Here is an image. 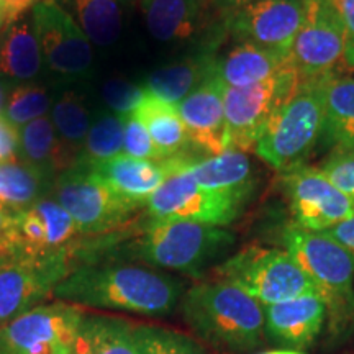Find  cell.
Wrapping results in <instances>:
<instances>
[{
    "instance_id": "9a60e30c",
    "label": "cell",
    "mask_w": 354,
    "mask_h": 354,
    "mask_svg": "<svg viewBox=\"0 0 354 354\" xmlns=\"http://www.w3.org/2000/svg\"><path fill=\"white\" fill-rule=\"evenodd\" d=\"M71 272L73 266L64 259L0 263V328L53 297L55 287Z\"/></svg>"
},
{
    "instance_id": "44dd1931",
    "label": "cell",
    "mask_w": 354,
    "mask_h": 354,
    "mask_svg": "<svg viewBox=\"0 0 354 354\" xmlns=\"http://www.w3.org/2000/svg\"><path fill=\"white\" fill-rule=\"evenodd\" d=\"M290 64V56L241 41L216 61V74L228 87H251L269 81Z\"/></svg>"
},
{
    "instance_id": "603a6c76",
    "label": "cell",
    "mask_w": 354,
    "mask_h": 354,
    "mask_svg": "<svg viewBox=\"0 0 354 354\" xmlns=\"http://www.w3.org/2000/svg\"><path fill=\"white\" fill-rule=\"evenodd\" d=\"M20 156L21 161L51 183L61 172L76 165V158L61 143L51 118L46 115L20 128Z\"/></svg>"
},
{
    "instance_id": "d590c367",
    "label": "cell",
    "mask_w": 354,
    "mask_h": 354,
    "mask_svg": "<svg viewBox=\"0 0 354 354\" xmlns=\"http://www.w3.org/2000/svg\"><path fill=\"white\" fill-rule=\"evenodd\" d=\"M323 174L336 187L354 201V149L351 151H333L318 166Z\"/></svg>"
},
{
    "instance_id": "60d3db41",
    "label": "cell",
    "mask_w": 354,
    "mask_h": 354,
    "mask_svg": "<svg viewBox=\"0 0 354 354\" xmlns=\"http://www.w3.org/2000/svg\"><path fill=\"white\" fill-rule=\"evenodd\" d=\"M254 2H259V0H214V6L215 8H218L225 17L228 15V13L238 10V8H243Z\"/></svg>"
},
{
    "instance_id": "d6986e66",
    "label": "cell",
    "mask_w": 354,
    "mask_h": 354,
    "mask_svg": "<svg viewBox=\"0 0 354 354\" xmlns=\"http://www.w3.org/2000/svg\"><path fill=\"white\" fill-rule=\"evenodd\" d=\"M146 30L161 43L189 41L209 26V0H140Z\"/></svg>"
},
{
    "instance_id": "7a4b0ae2",
    "label": "cell",
    "mask_w": 354,
    "mask_h": 354,
    "mask_svg": "<svg viewBox=\"0 0 354 354\" xmlns=\"http://www.w3.org/2000/svg\"><path fill=\"white\" fill-rule=\"evenodd\" d=\"M234 234L228 230L185 220L151 218L135 236L128 230L117 233L113 241L99 253L100 261H140L143 266L201 277L227 259Z\"/></svg>"
},
{
    "instance_id": "7c38bea8",
    "label": "cell",
    "mask_w": 354,
    "mask_h": 354,
    "mask_svg": "<svg viewBox=\"0 0 354 354\" xmlns=\"http://www.w3.org/2000/svg\"><path fill=\"white\" fill-rule=\"evenodd\" d=\"M294 223L310 232H326L354 215V201L343 194L318 167L304 165L284 171Z\"/></svg>"
},
{
    "instance_id": "4dcf8cb0",
    "label": "cell",
    "mask_w": 354,
    "mask_h": 354,
    "mask_svg": "<svg viewBox=\"0 0 354 354\" xmlns=\"http://www.w3.org/2000/svg\"><path fill=\"white\" fill-rule=\"evenodd\" d=\"M123 154V115L107 112L97 113L88 128L86 143L76 162L107 161Z\"/></svg>"
},
{
    "instance_id": "7402d4cb",
    "label": "cell",
    "mask_w": 354,
    "mask_h": 354,
    "mask_svg": "<svg viewBox=\"0 0 354 354\" xmlns=\"http://www.w3.org/2000/svg\"><path fill=\"white\" fill-rule=\"evenodd\" d=\"M43 64L32 10L8 21L0 32V76L12 81H32Z\"/></svg>"
},
{
    "instance_id": "f1b7e54d",
    "label": "cell",
    "mask_w": 354,
    "mask_h": 354,
    "mask_svg": "<svg viewBox=\"0 0 354 354\" xmlns=\"http://www.w3.org/2000/svg\"><path fill=\"white\" fill-rule=\"evenodd\" d=\"M51 180L24 161H0V203L13 212L30 209L50 196Z\"/></svg>"
},
{
    "instance_id": "ab89813d",
    "label": "cell",
    "mask_w": 354,
    "mask_h": 354,
    "mask_svg": "<svg viewBox=\"0 0 354 354\" xmlns=\"http://www.w3.org/2000/svg\"><path fill=\"white\" fill-rule=\"evenodd\" d=\"M38 0H0V7L3 8L8 17V21L19 19L20 15L32 10V7Z\"/></svg>"
},
{
    "instance_id": "f6af8a7d",
    "label": "cell",
    "mask_w": 354,
    "mask_h": 354,
    "mask_svg": "<svg viewBox=\"0 0 354 354\" xmlns=\"http://www.w3.org/2000/svg\"><path fill=\"white\" fill-rule=\"evenodd\" d=\"M7 24H8V17H7V13H6V10H3L2 7H0V32H2L3 26H6Z\"/></svg>"
},
{
    "instance_id": "484cf974",
    "label": "cell",
    "mask_w": 354,
    "mask_h": 354,
    "mask_svg": "<svg viewBox=\"0 0 354 354\" xmlns=\"http://www.w3.org/2000/svg\"><path fill=\"white\" fill-rule=\"evenodd\" d=\"M216 61L218 59H215L212 53H207L180 63L165 66L154 69L141 86L149 94L177 105L214 74Z\"/></svg>"
},
{
    "instance_id": "f35d334b",
    "label": "cell",
    "mask_w": 354,
    "mask_h": 354,
    "mask_svg": "<svg viewBox=\"0 0 354 354\" xmlns=\"http://www.w3.org/2000/svg\"><path fill=\"white\" fill-rule=\"evenodd\" d=\"M323 233L330 234L333 240L338 241L339 245H343L354 254V215L351 218L342 221V223H338L336 227L326 230Z\"/></svg>"
},
{
    "instance_id": "ee69618b",
    "label": "cell",
    "mask_w": 354,
    "mask_h": 354,
    "mask_svg": "<svg viewBox=\"0 0 354 354\" xmlns=\"http://www.w3.org/2000/svg\"><path fill=\"white\" fill-rule=\"evenodd\" d=\"M6 102H7V92H6V86L0 82V115L3 113V109H6Z\"/></svg>"
},
{
    "instance_id": "5b68a950",
    "label": "cell",
    "mask_w": 354,
    "mask_h": 354,
    "mask_svg": "<svg viewBox=\"0 0 354 354\" xmlns=\"http://www.w3.org/2000/svg\"><path fill=\"white\" fill-rule=\"evenodd\" d=\"M335 73L300 81L297 91L277 110L254 151L274 169H289L312 151L322 136L328 87Z\"/></svg>"
},
{
    "instance_id": "836d02e7",
    "label": "cell",
    "mask_w": 354,
    "mask_h": 354,
    "mask_svg": "<svg viewBox=\"0 0 354 354\" xmlns=\"http://www.w3.org/2000/svg\"><path fill=\"white\" fill-rule=\"evenodd\" d=\"M123 154L135 159H148V161L165 159L153 143L146 127L133 112L123 115Z\"/></svg>"
},
{
    "instance_id": "9c48e42d",
    "label": "cell",
    "mask_w": 354,
    "mask_h": 354,
    "mask_svg": "<svg viewBox=\"0 0 354 354\" xmlns=\"http://www.w3.org/2000/svg\"><path fill=\"white\" fill-rule=\"evenodd\" d=\"M84 317L81 305H38L0 328V354H74Z\"/></svg>"
},
{
    "instance_id": "d6a6232c",
    "label": "cell",
    "mask_w": 354,
    "mask_h": 354,
    "mask_svg": "<svg viewBox=\"0 0 354 354\" xmlns=\"http://www.w3.org/2000/svg\"><path fill=\"white\" fill-rule=\"evenodd\" d=\"M140 354H207L192 336L154 325H136Z\"/></svg>"
},
{
    "instance_id": "2e32d148",
    "label": "cell",
    "mask_w": 354,
    "mask_h": 354,
    "mask_svg": "<svg viewBox=\"0 0 354 354\" xmlns=\"http://www.w3.org/2000/svg\"><path fill=\"white\" fill-rule=\"evenodd\" d=\"M198 159L189 154L162 159V161H148V159H135L120 154L107 161L92 162L91 166L100 179L109 185L113 192L128 202L143 207L146 201L172 176L183 174Z\"/></svg>"
},
{
    "instance_id": "30bf717a",
    "label": "cell",
    "mask_w": 354,
    "mask_h": 354,
    "mask_svg": "<svg viewBox=\"0 0 354 354\" xmlns=\"http://www.w3.org/2000/svg\"><path fill=\"white\" fill-rule=\"evenodd\" d=\"M43 63L68 82L88 79L94 71L92 43L56 0H38L32 7Z\"/></svg>"
},
{
    "instance_id": "8992f818",
    "label": "cell",
    "mask_w": 354,
    "mask_h": 354,
    "mask_svg": "<svg viewBox=\"0 0 354 354\" xmlns=\"http://www.w3.org/2000/svg\"><path fill=\"white\" fill-rule=\"evenodd\" d=\"M50 197L68 212L84 236L120 232L130 225L131 216L141 207L113 192L84 162H76L56 177Z\"/></svg>"
},
{
    "instance_id": "d4e9b609",
    "label": "cell",
    "mask_w": 354,
    "mask_h": 354,
    "mask_svg": "<svg viewBox=\"0 0 354 354\" xmlns=\"http://www.w3.org/2000/svg\"><path fill=\"white\" fill-rule=\"evenodd\" d=\"M133 113L146 127L162 158H174L185 153L190 140L177 105L145 91L143 99Z\"/></svg>"
},
{
    "instance_id": "f546056e",
    "label": "cell",
    "mask_w": 354,
    "mask_h": 354,
    "mask_svg": "<svg viewBox=\"0 0 354 354\" xmlns=\"http://www.w3.org/2000/svg\"><path fill=\"white\" fill-rule=\"evenodd\" d=\"M51 122L61 143L77 161L91 128V112L84 97L76 91L63 92L53 104Z\"/></svg>"
},
{
    "instance_id": "83f0119b",
    "label": "cell",
    "mask_w": 354,
    "mask_h": 354,
    "mask_svg": "<svg viewBox=\"0 0 354 354\" xmlns=\"http://www.w3.org/2000/svg\"><path fill=\"white\" fill-rule=\"evenodd\" d=\"M323 140L335 151L354 149V77H333L326 94Z\"/></svg>"
},
{
    "instance_id": "b9f144b4",
    "label": "cell",
    "mask_w": 354,
    "mask_h": 354,
    "mask_svg": "<svg viewBox=\"0 0 354 354\" xmlns=\"http://www.w3.org/2000/svg\"><path fill=\"white\" fill-rule=\"evenodd\" d=\"M15 214L17 212L7 209L6 205H2V203H0V238L7 233L8 228H10Z\"/></svg>"
},
{
    "instance_id": "bcb514c9",
    "label": "cell",
    "mask_w": 354,
    "mask_h": 354,
    "mask_svg": "<svg viewBox=\"0 0 354 354\" xmlns=\"http://www.w3.org/2000/svg\"><path fill=\"white\" fill-rule=\"evenodd\" d=\"M127 2H130V0H127Z\"/></svg>"
},
{
    "instance_id": "6da1fadb",
    "label": "cell",
    "mask_w": 354,
    "mask_h": 354,
    "mask_svg": "<svg viewBox=\"0 0 354 354\" xmlns=\"http://www.w3.org/2000/svg\"><path fill=\"white\" fill-rule=\"evenodd\" d=\"M185 292L183 279L149 266L100 261L74 269L53 297L81 307L122 310L145 317L174 312Z\"/></svg>"
},
{
    "instance_id": "4316f807",
    "label": "cell",
    "mask_w": 354,
    "mask_h": 354,
    "mask_svg": "<svg viewBox=\"0 0 354 354\" xmlns=\"http://www.w3.org/2000/svg\"><path fill=\"white\" fill-rule=\"evenodd\" d=\"M74 354H140L136 325L125 318L86 313Z\"/></svg>"
},
{
    "instance_id": "74e56055",
    "label": "cell",
    "mask_w": 354,
    "mask_h": 354,
    "mask_svg": "<svg viewBox=\"0 0 354 354\" xmlns=\"http://www.w3.org/2000/svg\"><path fill=\"white\" fill-rule=\"evenodd\" d=\"M20 156V128L0 115V161H17Z\"/></svg>"
},
{
    "instance_id": "8fae6325",
    "label": "cell",
    "mask_w": 354,
    "mask_h": 354,
    "mask_svg": "<svg viewBox=\"0 0 354 354\" xmlns=\"http://www.w3.org/2000/svg\"><path fill=\"white\" fill-rule=\"evenodd\" d=\"M245 202L203 189L187 172L172 176L145 203L151 218L185 220L225 228L238 218Z\"/></svg>"
},
{
    "instance_id": "e575fe53",
    "label": "cell",
    "mask_w": 354,
    "mask_h": 354,
    "mask_svg": "<svg viewBox=\"0 0 354 354\" xmlns=\"http://www.w3.org/2000/svg\"><path fill=\"white\" fill-rule=\"evenodd\" d=\"M145 88L141 84L127 81L122 77H112L102 86V99L110 112L118 115L131 113L143 99Z\"/></svg>"
},
{
    "instance_id": "e0dca14e",
    "label": "cell",
    "mask_w": 354,
    "mask_h": 354,
    "mask_svg": "<svg viewBox=\"0 0 354 354\" xmlns=\"http://www.w3.org/2000/svg\"><path fill=\"white\" fill-rule=\"evenodd\" d=\"M225 84L216 69L177 104L190 143L202 151L216 156L228 149V128L223 107Z\"/></svg>"
},
{
    "instance_id": "ba28073f",
    "label": "cell",
    "mask_w": 354,
    "mask_h": 354,
    "mask_svg": "<svg viewBox=\"0 0 354 354\" xmlns=\"http://www.w3.org/2000/svg\"><path fill=\"white\" fill-rule=\"evenodd\" d=\"M300 77L294 64L269 81L251 87L225 86L223 107L228 128V149L250 151L256 145L269 122L286 100L297 91Z\"/></svg>"
},
{
    "instance_id": "cb8c5ba5",
    "label": "cell",
    "mask_w": 354,
    "mask_h": 354,
    "mask_svg": "<svg viewBox=\"0 0 354 354\" xmlns=\"http://www.w3.org/2000/svg\"><path fill=\"white\" fill-rule=\"evenodd\" d=\"M99 48L113 46L125 28L127 0H56Z\"/></svg>"
},
{
    "instance_id": "52a82bcc",
    "label": "cell",
    "mask_w": 354,
    "mask_h": 354,
    "mask_svg": "<svg viewBox=\"0 0 354 354\" xmlns=\"http://www.w3.org/2000/svg\"><path fill=\"white\" fill-rule=\"evenodd\" d=\"M214 277L241 287L263 307L317 292L295 259L279 248H245L215 266Z\"/></svg>"
},
{
    "instance_id": "277c9868",
    "label": "cell",
    "mask_w": 354,
    "mask_h": 354,
    "mask_svg": "<svg viewBox=\"0 0 354 354\" xmlns=\"http://www.w3.org/2000/svg\"><path fill=\"white\" fill-rule=\"evenodd\" d=\"M286 251L326 304L330 325L342 331L354 322V254L323 232L300 228L294 221L282 232Z\"/></svg>"
},
{
    "instance_id": "ffe728a7",
    "label": "cell",
    "mask_w": 354,
    "mask_h": 354,
    "mask_svg": "<svg viewBox=\"0 0 354 354\" xmlns=\"http://www.w3.org/2000/svg\"><path fill=\"white\" fill-rule=\"evenodd\" d=\"M185 172L201 187L228 194L243 202L253 194L256 184L250 158L238 149H227L216 156L198 159Z\"/></svg>"
},
{
    "instance_id": "3957f363",
    "label": "cell",
    "mask_w": 354,
    "mask_h": 354,
    "mask_svg": "<svg viewBox=\"0 0 354 354\" xmlns=\"http://www.w3.org/2000/svg\"><path fill=\"white\" fill-rule=\"evenodd\" d=\"M184 322L203 343L227 354L258 351L266 342L264 307L225 279L198 282L180 299Z\"/></svg>"
},
{
    "instance_id": "8d00e7d4",
    "label": "cell",
    "mask_w": 354,
    "mask_h": 354,
    "mask_svg": "<svg viewBox=\"0 0 354 354\" xmlns=\"http://www.w3.org/2000/svg\"><path fill=\"white\" fill-rule=\"evenodd\" d=\"M344 30L343 66L354 73V0H333Z\"/></svg>"
},
{
    "instance_id": "4fadbf2b",
    "label": "cell",
    "mask_w": 354,
    "mask_h": 354,
    "mask_svg": "<svg viewBox=\"0 0 354 354\" xmlns=\"http://www.w3.org/2000/svg\"><path fill=\"white\" fill-rule=\"evenodd\" d=\"M343 51L344 30L333 0H305L304 24L290 55L300 81L335 73Z\"/></svg>"
},
{
    "instance_id": "7bdbcfd3",
    "label": "cell",
    "mask_w": 354,
    "mask_h": 354,
    "mask_svg": "<svg viewBox=\"0 0 354 354\" xmlns=\"http://www.w3.org/2000/svg\"><path fill=\"white\" fill-rule=\"evenodd\" d=\"M254 354H305L302 351H295V349H282V348H276V349H269V351H259Z\"/></svg>"
},
{
    "instance_id": "ac0fdd59",
    "label": "cell",
    "mask_w": 354,
    "mask_h": 354,
    "mask_svg": "<svg viewBox=\"0 0 354 354\" xmlns=\"http://www.w3.org/2000/svg\"><path fill=\"white\" fill-rule=\"evenodd\" d=\"M326 320V304L317 292L264 307L266 339L282 349L304 351L317 342Z\"/></svg>"
},
{
    "instance_id": "1f68e13d",
    "label": "cell",
    "mask_w": 354,
    "mask_h": 354,
    "mask_svg": "<svg viewBox=\"0 0 354 354\" xmlns=\"http://www.w3.org/2000/svg\"><path fill=\"white\" fill-rule=\"evenodd\" d=\"M51 107V99L48 91L38 84H19L7 95L3 117L13 127L21 128L26 123L37 120L46 115Z\"/></svg>"
},
{
    "instance_id": "5bb4252c",
    "label": "cell",
    "mask_w": 354,
    "mask_h": 354,
    "mask_svg": "<svg viewBox=\"0 0 354 354\" xmlns=\"http://www.w3.org/2000/svg\"><path fill=\"white\" fill-rule=\"evenodd\" d=\"M305 17V0H259L225 15V26L240 41L290 56Z\"/></svg>"
}]
</instances>
